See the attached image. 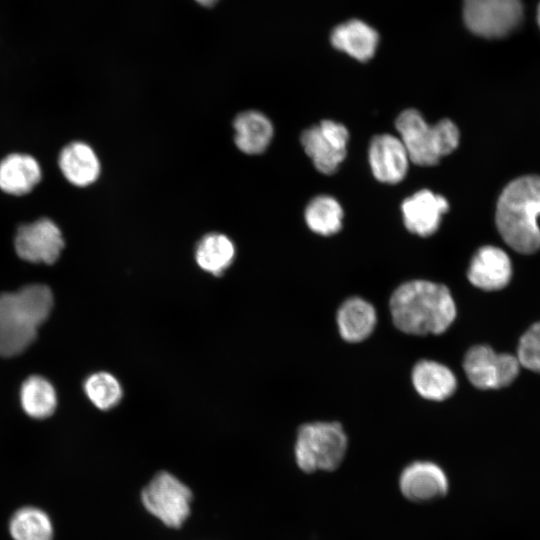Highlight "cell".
Wrapping results in <instances>:
<instances>
[{
    "instance_id": "cell-21",
    "label": "cell",
    "mask_w": 540,
    "mask_h": 540,
    "mask_svg": "<svg viewBox=\"0 0 540 540\" xmlns=\"http://www.w3.org/2000/svg\"><path fill=\"white\" fill-rule=\"evenodd\" d=\"M235 245L221 233H209L202 237L195 248L197 265L213 276H220L235 258Z\"/></svg>"
},
{
    "instance_id": "cell-7",
    "label": "cell",
    "mask_w": 540,
    "mask_h": 540,
    "mask_svg": "<svg viewBox=\"0 0 540 540\" xmlns=\"http://www.w3.org/2000/svg\"><path fill=\"white\" fill-rule=\"evenodd\" d=\"M463 18L478 36L505 37L521 23L523 5L521 0H463Z\"/></svg>"
},
{
    "instance_id": "cell-11",
    "label": "cell",
    "mask_w": 540,
    "mask_h": 540,
    "mask_svg": "<svg viewBox=\"0 0 540 540\" xmlns=\"http://www.w3.org/2000/svg\"><path fill=\"white\" fill-rule=\"evenodd\" d=\"M398 486L401 495L409 502L426 505L445 498L449 493V479L437 463L416 460L400 472Z\"/></svg>"
},
{
    "instance_id": "cell-8",
    "label": "cell",
    "mask_w": 540,
    "mask_h": 540,
    "mask_svg": "<svg viewBox=\"0 0 540 540\" xmlns=\"http://www.w3.org/2000/svg\"><path fill=\"white\" fill-rule=\"evenodd\" d=\"M470 383L479 389H499L510 385L518 376L520 363L516 356L496 353L486 345L471 347L463 361Z\"/></svg>"
},
{
    "instance_id": "cell-26",
    "label": "cell",
    "mask_w": 540,
    "mask_h": 540,
    "mask_svg": "<svg viewBox=\"0 0 540 540\" xmlns=\"http://www.w3.org/2000/svg\"><path fill=\"white\" fill-rule=\"evenodd\" d=\"M516 357L520 366L540 372V322L534 323L521 336Z\"/></svg>"
},
{
    "instance_id": "cell-15",
    "label": "cell",
    "mask_w": 540,
    "mask_h": 540,
    "mask_svg": "<svg viewBox=\"0 0 540 540\" xmlns=\"http://www.w3.org/2000/svg\"><path fill=\"white\" fill-rule=\"evenodd\" d=\"M58 167L64 178L76 187H87L99 177L101 166L93 148L85 142H70L58 155Z\"/></svg>"
},
{
    "instance_id": "cell-28",
    "label": "cell",
    "mask_w": 540,
    "mask_h": 540,
    "mask_svg": "<svg viewBox=\"0 0 540 540\" xmlns=\"http://www.w3.org/2000/svg\"><path fill=\"white\" fill-rule=\"evenodd\" d=\"M537 21H538V25L540 27V3H539V6H538V10H537Z\"/></svg>"
},
{
    "instance_id": "cell-25",
    "label": "cell",
    "mask_w": 540,
    "mask_h": 540,
    "mask_svg": "<svg viewBox=\"0 0 540 540\" xmlns=\"http://www.w3.org/2000/svg\"><path fill=\"white\" fill-rule=\"evenodd\" d=\"M83 388L90 402L103 411L114 408L123 396L119 380L108 372L101 371L91 374L85 380Z\"/></svg>"
},
{
    "instance_id": "cell-20",
    "label": "cell",
    "mask_w": 540,
    "mask_h": 540,
    "mask_svg": "<svg viewBox=\"0 0 540 540\" xmlns=\"http://www.w3.org/2000/svg\"><path fill=\"white\" fill-rule=\"evenodd\" d=\"M233 127L237 148L248 155L264 152L273 137L272 123L258 111L249 110L238 114L234 119Z\"/></svg>"
},
{
    "instance_id": "cell-6",
    "label": "cell",
    "mask_w": 540,
    "mask_h": 540,
    "mask_svg": "<svg viewBox=\"0 0 540 540\" xmlns=\"http://www.w3.org/2000/svg\"><path fill=\"white\" fill-rule=\"evenodd\" d=\"M191 490L167 471L157 473L141 492L144 508L163 524L179 528L190 514Z\"/></svg>"
},
{
    "instance_id": "cell-14",
    "label": "cell",
    "mask_w": 540,
    "mask_h": 540,
    "mask_svg": "<svg viewBox=\"0 0 540 540\" xmlns=\"http://www.w3.org/2000/svg\"><path fill=\"white\" fill-rule=\"evenodd\" d=\"M406 228L419 236L432 235L449 209L448 201L441 195L423 189L405 199L401 206Z\"/></svg>"
},
{
    "instance_id": "cell-13",
    "label": "cell",
    "mask_w": 540,
    "mask_h": 540,
    "mask_svg": "<svg viewBox=\"0 0 540 540\" xmlns=\"http://www.w3.org/2000/svg\"><path fill=\"white\" fill-rule=\"evenodd\" d=\"M467 277L470 283L479 289L500 290L510 282L512 277L510 258L499 247L483 246L473 256Z\"/></svg>"
},
{
    "instance_id": "cell-3",
    "label": "cell",
    "mask_w": 540,
    "mask_h": 540,
    "mask_svg": "<svg viewBox=\"0 0 540 540\" xmlns=\"http://www.w3.org/2000/svg\"><path fill=\"white\" fill-rule=\"evenodd\" d=\"M52 307L53 295L46 285L31 284L0 294V356H16L28 348Z\"/></svg>"
},
{
    "instance_id": "cell-17",
    "label": "cell",
    "mask_w": 540,
    "mask_h": 540,
    "mask_svg": "<svg viewBox=\"0 0 540 540\" xmlns=\"http://www.w3.org/2000/svg\"><path fill=\"white\" fill-rule=\"evenodd\" d=\"M378 40L376 30L357 19L336 26L331 33L332 45L359 61L373 57Z\"/></svg>"
},
{
    "instance_id": "cell-2",
    "label": "cell",
    "mask_w": 540,
    "mask_h": 540,
    "mask_svg": "<svg viewBox=\"0 0 540 540\" xmlns=\"http://www.w3.org/2000/svg\"><path fill=\"white\" fill-rule=\"evenodd\" d=\"M539 216V176L519 177L503 189L496 207V225L502 239L515 251L531 254L540 248Z\"/></svg>"
},
{
    "instance_id": "cell-1",
    "label": "cell",
    "mask_w": 540,
    "mask_h": 540,
    "mask_svg": "<svg viewBox=\"0 0 540 540\" xmlns=\"http://www.w3.org/2000/svg\"><path fill=\"white\" fill-rule=\"evenodd\" d=\"M394 325L412 335L441 334L453 323L456 305L449 289L427 280L401 284L390 298Z\"/></svg>"
},
{
    "instance_id": "cell-19",
    "label": "cell",
    "mask_w": 540,
    "mask_h": 540,
    "mask_svg": "<svg viewBox=\"0 0 540 540\" xmlns=\"http://www.w3.org/2000/svg\"><path fill=\"white\" fill-rule=\"evenodd\" d=\"M377 322L375 308L360 297H352L342 303L337 312V324L341 337L348 342H360L374 330Z\"/></svg>"
},
{
    "instance_id": "cell-24",
    "label": "cell",
    "mask_w": 540,
    "mask_h": 540,
    "mask_svg": "<svg viewBox=\"0 0 540 540\" xmlns=\"http://www.w3.org/2000/svg\"><path fill=\"white\" fill-rule=\"evenodd\" d=\"M343 210L331 196L321 195L310 201L305 210L308 227L315 233L329 236L342 227Z\"/></svg>"
},
{
    "instance_id": "cell-18",
    "label": "cell",
    "mask_w": 540,
    "mask_h": 540,
    "mask_svg": "<svg viewBox=\"0 0 540 540\" xmlns=\"http://www.w3.org/2000/svg\"><path fill=\"white\" fill-rule=\"evenodd\" d=\"M412 383L417 393L425 399L442 401L451 396L457 387L453 372L433 360H421L412 370Z\"/></svg>"
},
{
    "instance_id": "cell-9",
    "label": "cell",
    "mask_w": 540,
    "mask_h": 540,
    "mask_svg": "<svg viewBox=\"0 0 540 540\" xmlns=\"http://www.w3.org/2000/svg\"><path fill=\"white\" fill-rule=\"evenodd\" d=\"M349 133L340 123L324 120L305 130L301 143L316 169L324 174L334 173L346 156Z\"/></svg>"
},
{
    "instance_id": "cell-5",
    "label": "cell",
    "mask_w": 540,
    "mask_h": 540,
    "mask_svg": "<svg viewBox=\"0 0 540 540\" xmlns=\"http://www.w3.org/2000/svg\"><path fill=\"white\" fill-rule=\"evenodd\" d=\"M347 448L348 438L340 423H305L297 431L296 464L306 474L334 472L344 462Z\"/></svg>"
},
{
    "instance_id": "cell-10",
    "label": "cell",
    "mask_w": 540,
    "mask_h": 540,
    "mask_svg": "<svg viewBox=\"0 0 540 540\" xmlns=\"http://www.w3.org/2000/svg\"><path fill=\"white\" fill-rule=\"evenodd\" d=\"M14 247L17 255L25 261L52 264L64 248V239L58 225L43 217L18 227Z\"/></svg>"
},
{
    "instance_id": "cell-4",
    "label": "cell",
    "mask_w": 540,
    "mask_h": 540,
    "mask_svg": "<svg viewBox=\"0 0 540 540\" xmlns=\"http://www.w3.org/2000/svg\"><path fill=\"white\" fill-rule=\"evenodd\" d=\"M409 160L420 166H432L453 152L459 143V130L448 119L429 125L415 109L403 111L396 120Z\"/></svg>"
},
{
    "instance_id": "cell-16",
    "label": "cell",
    "mask_w": 540,
    "mask_h": 540,
    "mask_svg": "<svg viewBox=\"0 0 540 540\" xmlns=\"http://www.w3.org/2000/svg\"><path fill=\"white\" fill-rule=\"evenodd\" d=\"M41 179V166L32 155L11 153L0 161V190L8 195H26Z\"/></svg>"
},
{
    "instance_id": "cell-22",
    "label": "cell",
    "mask_w": 540,
    "mask_h": 540,
    "mask_svg": "<svg viewBox=\"0 0 540 540\" xmlns=\"http://www.w3.org/2000/svg\"><path fill=\"white\" fill-rule=\"evenodd\" d=\"M20 403L27 415L35 419H44L51 416L56 409V391L47 379L34 375L23 382L20 389Z\"/></svg>"
},
{
    "instance_id": "cell-27",
    "label": "cell",
    "mask_w": 540,
    "mask_h": 540,
    "mask_svg": "<svg viewBox=\"0 0 540 540\" xmlns=\"http://www.w3.org/2000/svg\"><path fill=\"white\" fill-rule=\"evenodd\" d=\"M199 4L203 5V6H206V7H210V6H213L217 0H196Z\"/></svg>"
},
{
    "instance_id": "cell-12",
    "label": "cell",
    "mask_w": 540,
    "mask_h": 540,
    "mask_svg": "<svg viewBox=\"0 0 540 540\" xmlns=\"http://www.w3.org/2000/svg\"><path fill=\"white\" fill-rule=\"evenodd\" d=\"M409 161L400 138L382 134L372 139L369 147V162L374 177L380 182L395 184L403 180Z\"/></svg>"
},
{
    "instance_id": "cell-23",
    "label": "cell",
    "mask_w": 540,
    "mask_h": 540,
    "mask_svg": "<svg viewBox=\"0 0 540 540\" xmlns=\"http://www.w3.org/2000/svg\"><path fill=\"white\" fill-rule=\"evenodd\" d=\"M9 532L13 540H53L50 517L40 508L26 506L10 519Z\"/></svg>"
}]
</instances>
